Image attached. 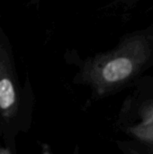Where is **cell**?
<instances>
[{"mask_svg": "<svg viewBox=\"0 0 153 154\" xmlns=\"http://www.w3.org/2000/svg\"><path fill=\"white\" fill-rule=\"evenodd\" d=\"M151 52L152 38L144 32L135 33L92 64L87 74L89 81L100 94L116 88L134 78Z\"/></svg>", "mask_w": 153, "mask_h": 154, "instance_id": "1", "label": "cell"}, {"mask_svg": "<svg viewBox=\"0 0 153 154\" xmlns=\"http://www.w3.org/2000/svg\"><path fill=\"white\" fill-rule=\"evenodd\" d=\"M0 154H10V152L6 149H0Z\"/></svg>", "mask_w": 153, "mask_h": 154, "instance_id": "3", "label": "cell"}, {"mask_svg": "<svg viewBox=\"0 0 153 154\" xmlns=\"http://www.w3.org/2000/svg\"><path fill=\"white\" fill-rule=\"evenodd\" d=\"M132 132L141 140L153 142V108L145 114L142 122L133 127Z\"/></svg>", "mask_w": 153, "mask_h": 154, "instance_id": "2", "label": "cell"}, {"mask_svg": "<svg viewBox=\"0 0 153 154\" xmlns=\"http://www.w3.org/2000/svg\"><path fill=\"white\" fill-rule=\"evenodd\" d=\"M45 154H48V153H45Z\"/></svg>", "mask_w": 153, "mask_h": 154, "instance_id": "4", "label": "cell"}]
</instances>
